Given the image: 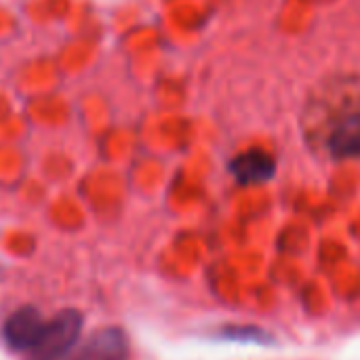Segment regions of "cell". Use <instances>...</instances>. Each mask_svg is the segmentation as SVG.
I'll return each mask as SVG.
<instances>
[{
  "label": "cell",
  "instance_id": "cell-6",
  "mask_svg": "<svg viewBox=\"0 0 360 360\" xmlns=\"http://www.w3.org/2000/svg\"><path fill=\"white\" fill-rule=\"evenodd\" d=\"M219 338L240 344H262V346L274 344V338L259 327H224Z\"/></svg>",
  "mask_w": 360,
  "mask_h": 360
},
{
  "label": "cell",
  "instance_id": "cell-4",
  "mask_svg": "<svg viewBox=\"0 0 360 360\" xmlns=\"http://www.w3.org/2000/svg\"><path fill=\"white\" fill-rule=\"evenodd\" d=\"M129 356V340L116 329L108 327L93 333L78 350L74 360H127Z\"/></svg>",
  "mask_w": 360,
  "mask_h": 360
},
{
  "label": "cell",
  "instance_id": "cell-3",
  "mask_svg": "<svg viewBox=\"0 0 360 360\" xmlns=\"http://www.w3.org/2000/svg\"><path fill=\"white\" fill-rule=\"evenodd\" d=\"M44 321L40 319L36 308H19L17 312H13L2 329L4 342L13 348V350H21V352H30L34 348V344L38 342L40 333H42Z\"/></svg>",
  "mask_w": 360,
  "mask_h": 360
},
{
  "label": "cell",
  "instance_id": "cell-1",
  "mask_svg": "<svg viewBox=\"0 0 360 360\" xmlns=\"http://www.w3.org/2000/svg\"><path fill=\"white\" fill-rule=\"evenodd\" d=\"M325 133V150L331 158H360V86L329 112Z\"/></svg>",
  "mask_w": 360,
  "mask_h": 360
},
{
  "label": "cell",
  "instance_id": "cell-2",
  "mask_svg": "<svg viewBox=\"0 0 360 360\" xmlns=\"http://www.w3.org/2000/svg\"><path fill=\"white\" fill-rule=\"evenodd\" d=\"M82 331V316L76 310H63L49 323H44L42 333L34 348L30 350V360H59L63 359L72 346L78 342Z\"/></svg>",
  "mask_w": 360,
  "mask_h": 360
},
{
  "label": "cell",
  "instance_id": "cell-5",
  "mask_svg": "<svg viewBox=\"0 0 360 360\" xmlns=\"http://www.w3.org/2000/svg\"><path fill=\"white\" fill-rule=\"evenodd\" d=\"M230 173L234 175V179L243 186H257V184H266L274 177L276 173V162L272 156H268L266 152H245L238 154L232 162H230Z\"/></svg>",
  "mask_w": 360,
  "mask_h": 360
}]
</instances>
